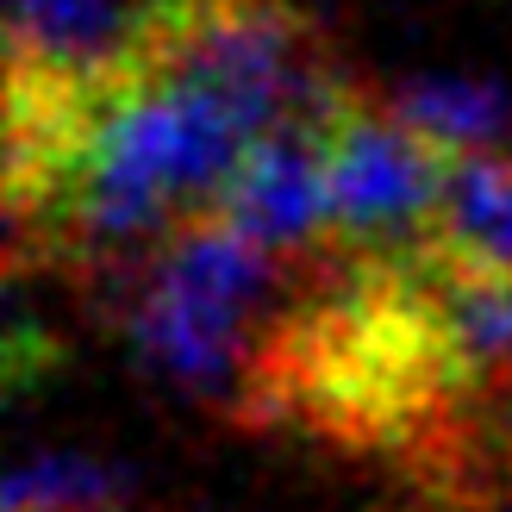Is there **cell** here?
<instances>
[{
    "mask_svg": "<svg viewBox=\"0 0 512 512\" xmlns=\"http://www.w3.org/2000/svg\"><path fill=\"white\" fill-rule=\"evenodd\" d=\"M325 169H331V256H375L413 263L438 250V200L450 150L413 132L394 100L381 107L350 88L325 119Z\"/></svg>",
    "mask_w": 512,
    "mask_h": 512,
    "instance_id": "3",
    "label": "cell"
},
{
    "mask_svg": "<svg viewBox=\"0 0 512 512\" xmlns=\"http://www.w3.org/2000/svg\"><path fill=\"white\" fill-rule=\"evenodd\" d=\"M250 244H263L275 263H319L331 250V169H325V125H275L263 132L238 175L225 182L219 207Z\"/></svg>",
    "mask_w": 512,
    "mask_h": 512,
    "instance_id": "4",
    "label": "cell"
},
{
    "mask_svg": "<svg viewBox=\"0 0 512 512\" xmlns=\"http://www.w3.org/2000/svg\"><path fill=\"white\" fill-rule=\"evenodd\" d=\"M438 250L469 269L512 281V157L506 150H456L438 200Z\"/></svg>",
    "mask_w": 512,
    "mask_h": 512,
    "instance_id": "5",
    "label": "cell"
},
{
    "mask_svg": "<svg viewBox=\"0 0 512 512\" xmlns=\"http://www.w3.org/2000/svg\"><path fill=\"white\" fill-rule=\"evenodd\" d=\"M394 113L425 132L438 150H500L506 125H512V107L506 94L488 88V82H413L394 94Z\"/></svg>",
    "mask_w": 512,
    "mask_h": 512,
    "instance_id": "7",
    "label": "cell"
},
{
    "mask_svg": "<svg viewBox=\"0 0 512 512\" xmlns=\"http://www.w3.org/2000/svg\"><path fill=\"white\" fill-rule=\"evenodd\" d=\"M113 63L207 94L250 138L275 125H325L356 88L319 19L294 0H144Z\"/></svg>",
    "mask_w": 512,
    "mask_h": 512,
    "instance_id": "1",
    "label": "cell"
},
{
    "mask_svg": "<svg viewBox=\"0 0 512 512\" xmlns=\"http://www.w3.org/2000/svg\"><path fill=\"white\" fill-rule=\"evenodd\" d=\"M119 475L88 456H38L7 481V512H113Z\"/></svg>",
    "mask_w": 512,
    "mask_h": 512,
    "instance_id": "8",
    "label": "cell"
},
{
    "mask_svg": "<svg viewBox=\"0 0 512 512\" xmlns=\"http://www.w3.org/2000/svg\"><path fill=\"white\" fill-rule=\"evenodd\" d=\"M125 32L132 13L119 0H7V57H32L69 75H100Z\"/></svg>",
    "mask_w": 512,
    "mask_h": 512,
    "instance_id": "6",
    "label": "cell"
},
{
    "mask_svg": "<svg viewBox=\"0 0 512 512\" xmlns=\"http://www.w3.org/2000/svg\"><path fill=\"white\" fill-rule=\"evenodd\" d=\"M281 269L288 263H275L219 213L188 219L150 256V269L125 300L138 350L182 388L244 413L256 350H263L256 313L281 300Z\"/></svg>",
    "mask_w": 512,
    "mask_h": 512,
    "instance_id": "2",
    "label": "cell"
}]
</instances>
